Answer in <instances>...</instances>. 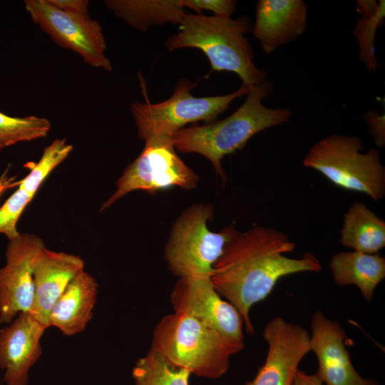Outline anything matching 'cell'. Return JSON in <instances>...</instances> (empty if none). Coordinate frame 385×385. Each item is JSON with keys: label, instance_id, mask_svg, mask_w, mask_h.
I'll return each mask as SVG.
<instances>
[{"label": "cell", "instance_id": "obj_1", "mask_svg": "<svg viewBox=\"0 0 385 385\" xmlns=\"http://www.w3.org/2000/svg\"><path fill=\"white\" fill-rule=\"evenodd\" d=\"M294 248L285 233L257 226L245 232L237 231L215 264L210 277L213 285L239 311L247 333L254 334L250 316L252 307L265 299L280 278L322 270L312 253L298 259L284 255Z\"/></svg>", "mask_w": 385, "mask_h": 385}, {"label": "cell", "instance_id": "obj_2", "mask_svg": "<svg viewBox=\"0 0 385 385\" xmlns=\"http://www.w3.org/2000/svg\"><path fill=\"white\" fill-rule=\"evenodd\" d=\"M273 91V82L267 79L250 87L244 103L226 118L177 131L172 137L175 148L181 153L204 156L210 161L216 174L225 180L221 164L225 155L242 149L257 133L290 120L292 111L289 108H270L262 103Z\"/></svg>", "mask_w": 385, "mask_h": 385}, {"label": "cell", "instance_id": "obj_3", "mask_svg": "<svg viewBox=\"0 0 385 385\" xmlns=\"http://www.w3.org/2000/svg\"><path fill=\"white\" fill-rule=\"evenodd\" d=\"M252 20L242 16L187 14L180 24V32L168 37L165 45L169 51L183 48L201 50L207 57L213 71H229L241 78L247 87L266 80L267 72L253 63L252 47L245 38L252 29Z\"/></svg>", "mask_w": 385, "mask_h": 385}, {"label": "cell", "instance_id": "obj_4", "mask_svg": "<svg viewBox=\"0 0 385 385\" xmlns=\"http://www.w3.org/2000/svg\"><path fill=\"white\" fill-rule=\"evenodd\" d=\"M151 349L173 366L207 379L224 375L236 354L215 330L193 317L175 312L155 326Z\"/></svg>", "mask_w": 385, "mask_h": 385}, {"label": "cell", "instance_id": "obj_5", "mask_svg": "<svg viewBox=\"0 0 385 385\" xmlns=\"http://www.w3.org/2000/svg\"><path fill=\"white\" fill-rule=\"evenodd\" d=\"M362 151L361 138L332 134L309 149L303 165L338 187L364 193L374 201L381 200L385 195V168L380 153L374 148Z\"/></svg>", "mask_w": 385, "mask_h": 385}, {"label": "cell", "instance_id": "obj_6", "mask_svg": "<svg viewBox=\"0 0 385 385\" xmlns=\"http://www.w3.org/2000/svg\"><path fill=\"white\" fill-rule=\"evenodd\" d=\"M212 215L211 205L199 203L185 209L175 220L164 251L175 276L211 277L215 264L237 232L233 225L218 232L211 231L207 222Z\"/></svg>", "mask_w": 385, "mask_h": 385}, {"label": "cell", "instance_id": "obj_7", "mask_svg": "<svg viewBox=\"0 0 385 385\" xmlns=\"http://www.w3.org/2000/svg\"><path fill=\"white\" fill-rule=\"evenodd\" d=\"M195 83L182 79L170 98L158 103L135 102L130 106L138 134L145 142L172 139L185 125L203 120L212 122L229 108L235 98L247 95L250 87L242 85L233 93L224 96L195 97L190 91Z\"/></svg>", "mask_w": 385, "mask_h": 385}, {"label": "cell", "instance_id": "obj_8", "mask_svg": "<svg viewBox=\"0 0 385 385\" xmlns=\"http://www.w3.org/2000/svg\"><path fill=\"white\" fill-rule=\"evenodd\" d=\"M198 181L197 174L177 154L172 139L146 141L143 151L118 180L115 192L101 211L135 190L153 194L172 187L191 190Z\"/></svg>", "mask_w": 385, "mask_h": 385}, {"label": "cell", "instance_id": "obj_9", "mask_svg": "<svg viewBox=\"0 0 385 385\" xmlns=\"http://www.w3.org/2000/svg\"><path fill=\"white\" fill-rule=\"evenodd\" d=\"M170 299L175 313L188 314L202 322L217 332L235 353L244 349L243 318L217 292L210 277L179 278Z\"/></svg>", "mask_w": 385, "mask_h": 385}, {"label": "cell", "instance_id": "obj_10", "mask_svg": "<svg viewBox=\"0 0 385 385\" xmlns=\"http://www.w3.org/2000/svg\"><path fill=\"white\" fill-rule=\"evenodd\" d=\"M25 8L33 21L58 45L76 52L93 67L112 71L105 55L106 43L102 29L88 15L64 11L48 0H26Z\"/></svg>", "mask_w": 385, "mask_h": 385}, {"label": "cell", "instance_id": "obj_11", "mask_svg": "<svg viewBox=\"0 0 385 385\" xmlns=\"http://www.w3.org/2000/svg\"><path fill=\"white\" fill-rule=\"evenodd\" d=\"M45 247L38 236L21 233L9 240L6 262L0 268V323L9 324L22 312H29L34 298V267Z\"/></svg>", "mask_w": 385, "mask_h": 385}, {"label": "cell", "instance_id": "obj_12", "mask_svg": "<svg viewBox=\"0 0 385 385\" xmlns=\"http://www.w3.org/2000/svg\"><path fill=\"white\" fill-rule=\"evenodd\" d=\"M262 336L268 345L265 361L245 385H292L299 364L310 351L308 332L278 317L265 325Z\"/></svg>", "mask_w": 385, "mask_h": 385}, {"label": "cell", "instance_id": "obj_13", "mask_svg": "<svg viewBox=\"0 0 385 385\" xmlns=\"http://www.w3.org/2000/svg\"><path fill=\"white\" fill-rule=\"evenodd\" d=\"M310 351L318 360L316 374L325 385H379L373 379L361 376L354 367L344 345L346 337L337 321H332L321 312L311 319Z\"/></svg>", "mask_w": 385, "mask_h": 385}, {"label": "cell", "instance_id": "obj_14", "mask_svg": "<svg viewBox=\"0 0 385 385\" xmlns=\"http://www.w3.org/2000/svg\"><path fill=\"white\" fill-rule=\"evenodd\" d=\"M48 327L30 312H22L0 331V369L6 385H27L29 372L42 353L41 339Z\"/></svg>", "mask_w": 385, "mask_h": 385}, {"label": "cell", "instance_id": "obj_15", "mask_svg": "<svg viewBox=\"0 0 385 385\" xmlns=\"http://www.w3.org/2000/svg\"><path fill=\"white\" fill-rule=\"evenodd\" d=\"M83 268L84 261L81 257L43 247L34 267V298L31 314L48 327L53 306Z\"/></svg>", "mask_w": 385, "mask_h": 385}, {"label": "cell", "instance_id": "obj_16", "mask_svg": "<svg viewBox=\"0 0 385 385\" xmlns=\"http://www.w3.org/2000/svg\"><path fill=\"white\" fill-rule=\"evenodd\" d=\"M307 11L303 0H259L251 31L265 53L270 55L302 35Z\"/></svg>", "mask_w": 385, "mask_h": 385}, {"label": "cell", "instance_id": "obj_17", "mask_svg": "<svg viewBox=\"0 0 385 385\" xmlns=\"http://www.w3.org/2000/svg\"><path fill=\"white\" fill-rule=\"evenodd\" d=\"M97 293L94 277L84 270L79 272L53 306L48 327H55L66 336L84 331L93 317Z\"/></svg>", "mask_w": 385, "mask_h": 385}, {"label": "cell", "instance_id": "obj_18", "mask_svg": "<svg viewBox=\"0 0 385 385\" xmlns=\"http://www.w3.org/2000/svg\"><path fill=\"white\" fill-rule=\"evenodd\" d=\"M329 266L337 284L356 285L367 302L385 277V258L378 253L339 252L332 257Z\"/></svg>", "mask_w": 385, "mask_h": 385}, {"label": "cell", "instance_id": "obj_19", "mask_svg": "<svg viewBox=\"0 0 385 385\" xmlns=\"http://www.w3.org/2000/svg\"><path fill=\"white\" fill-rule=\"evenodd\" d=\"M339 242L354 251L377 253L385 246V222L364 203L356 201L344 215Z\"/></svg>", "mask_w": 385, "mask_h": 385}, {"label": "cell", "instance_id": "obj_20", "mask_svg": "<svg viewBox=\"0 0 385 385\" xmlns=\"http://www.w3.org/2000/svg\"><path fill=\"white\" fill-rule=\"evenodd\" d=\"M106 4L117 16L142 31L153 25L180 24L187 14L184 0H110Z\"/></svg>", "mask_w": 385, "mask_h": 385}, {"label": "cell", "instance_id": "obj_21", "mask_svg": "<svg viewBox=\"0 0 385 385\" xmlns=\"http://www.w3.org/2000/svg\"><path fill=\"white\" fill-rule=\"evenodd\" d=\"M190 374L188 369L170 364L151 348L132 371L135 385H189Z\"/></svg>", "mask_w": 385, "mask_h": 385}, {"label": "cell", "instance_id": "obj_22", "mask_svg": "<svg viewBox=\"0 0 385 385\" xmlns=\"http://www.w3.org/2000/svg\"><path fill=\"white\" fill-rule=\"evenodd\" d=\"M50 129L51 123L45 118L12 117L0 112V149L19 142L44 138Z\"/></svg>", "mask_w": 385, "mask_h": 385}, {"label": "cell", "instance_id": "obj_23", "mask_svg": "<svg viewBox=\"0 0 385 385\" xmlns=\"http://www.w3.org/2000/svg\"><path fill=\"white\" fill-rule=\"evenodd\" d=\"M73 145L66 139H56L45 148L40 160L31 168L29 173L19 180V187L34 197L38 188L51 173L70 154Z\"/></svg>", "mask_w": 385, "mask_h": 385}, {"label": "cell", "instance_id": "obj_24", "mask_svg": "<svg viewBox=\"0 0 385 385\" xmlns=\"http://www.w3.org/2000/svg\"><path fill=\"white\" fill-rule=\"evenodd\" d=\"M385 18V1L380 0L376 14L371 18H359L353 35L359 44V58L370 72H375L379 64L375 56L374 41L377 29L382 26Z\"/></svg>", "mask_w": 385, "mask_h": 385}, {"label": "cell", "instance_id": "obj_25", "mask_svg": "<svg viewBox=\"0 0 385 385\" xmlns=\"http://www.w3.org/2000/svg\"><path fill=\"white\" fill-rule=\"evenodd\" d=\"M33 198V196L19 187L0 207V234L5 235L9 241L21 234L16 228L17 222Z\"/></svg>", "mask_w": 385, "mask_h": 385}, {"label": "cell", "instance_id": "obj_26", "mask_svg": "<svg viewBox=\"0 0 385 385\" xmlns=\"http://www.w3.org/2000/svg\"><path fill=\"white\" fill-rule=\"evenodd\" d=\"M236 2L233 0H184V5L197 14H201L202 10H208L215 16L230 17L235 11Z\"/></svg>", "mask_w": 385, "mask_h": 385}, {"label": "cell", "instance_id": "obj_27", "mask_svg": "<svg viewBox=\"0 0 385 385\" xmlns=\"http://www.w3.org/2000/svg\"><path fill=\"white\" fill-rule=\"evenodd\" d=\"M370 134L375 145L380 148L385 145V115H381L377 111H368L364 115Z\"/></svg>", "mask_w": 385, "mask_h": 385}, {"label": "cell", "instance_id": "obj_28", "mask_svg": "<svg viewBox=\"0 0 385 385\" xmlns=\"http://www.w3.org/2000/svg\"><path fill=\"white\" fill-rule=\"evenodd\" d=\"M54 6L67 12L88 15L86 0H48Z\"/></svg>", "mask_w": 385, "mask_h": 385}, {"label": "cell", "instance_id": "obj_29", "mask_svg": "<svg viewBox=\"0 0 385 385\" xmlns=\"http://www.w3.org/2000/svg\"><path fill=\"white\" fill-rule=\"evenodd\" d=\"M379 3L375 0H357L356 11L361 18L369 19L373 17L377 12Z\"/></svg>", "mask_w": 385, "mask_h": 385}, {"label": "cell", "instance_id": "obj_30", "mask_svg": "<svg viewBox=\"0 0 385 385\" xmlns=\"http://www.w3.org/2000/svg\"><path fill=\"white\" fill-rule=\"evenodd\" d=\"M292 385H325L316 374H308L298 369L295 374Z\"/></svg>", "mask_w": 385, "mask_h": 385}, {"label": "cell", "instance_id": "obj_31", "mask_svg": "<svg viewBox=\"0 0 385 385\" xmlns=\"http://www.w3.org/2000/svg\"><path fill=\"white\" fill-rule=\"evenodd\" d=\"M19 181H16L15 177H7L4 174L0 178V197L8 189L19 186Z\"/></svg>", "mask_w": 385, "mask_h": 385}]
</instances>
